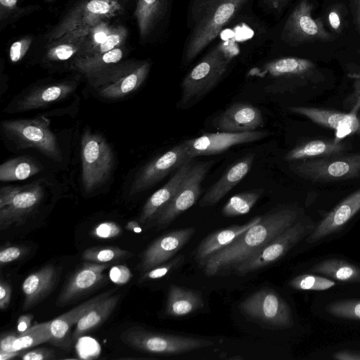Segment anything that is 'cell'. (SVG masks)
<instances>
[{"label":"cell","instance_id":"1","mask_svg":"<svg viewBox=\"0 0 360 360\" xmlns=\"http://www.w3.org/2000/svg\"><path fill=\"white\" fill-rule=\"evenodd\" d=\"M298 217L299 211L292 207L266 212L257 224L200 265L205 275L214 277L231 274L236 267L293 225Z\"/></svg>","mask_w":360,"mask_h":360},{"label":"cell","instance_id":"2","mask_svg":"<svg viewBox=\"0 0 360 360\" xmlns=\"http://www.w3.org/2000/svg\"><path fill=\"white\" fill-rule=\"evenodd\" d=\"M250 0H190L182 63L191 64Z\"/></svg>","mask_w":360,"mask_h":360},{"label":"cell","instance_id":"3","mask_svg":"<svg viewBox=\"0 0 360 360\" xmlns=\"http://www.w3.org/2000/svg\"><path fill=\"white\" fill-rule=\"evenodd\" d=\"M237 52L236 46L229 41L208 51L184 77L179 108H190L208 94L221 80Z\"/></svg>","mask_w":360,"mask_h":360},{"label":"cell","instance_id":"4","mask_svg":"<svg viewBox=\"0 0 360 360\" xmlns=\"http://www.w3.org/2000/svg\"><path fill=\"white\" fill-rule=\"evenodd\" d=\"M121 340L134 349L158 355H179L214 345L205 338L160 333L140 326L126 329Z\"/></svg>","mask_w":360,"mask_h":360},{"label":"cell","instance_id":"5","mask_svg":"<svg viewBox=\"0 0 360 360\" xmlns=\"http://www.w3.org/2000/svg\"><path fill=\"white\" fill-rule=\"evenodd\" d=\"M289 169L302 179L318 183L360 178V152L294 161Z\"/></svg>","mask_w":360,"mask_h":360},{"label":"cell","instance_id":"6","mask_svg":"<svg viewBox=\"0 0 360 360\" xmlns=\"http://www.w3.org/2000/svg\"><path fill=\"white\" fill-rule=\"evenodd\" d=\"M51 120L44 115L35 118L4 120V134L20 148H33L49 158L60 161L61 153L56 136L49 129Z\"/></svg>","mask_w":360,"mask_h":360},{"label":"cell","instance_id":"7","mask_svg":"<svg viewBox=\"0 0 360 360\" xmlns=\"http://www.w3.org/2000/svg\"><path fill=\"white\" fill-rule=\"evenodd\" d=\"M249 75L276 79V87L288 91L304 86L309 83H319L324 77L311 60L296 57H283L268 61L261 67L252 68Z\"/></svg>","mask_w":360,"mask_h":360},{"label":"cell","instance_id":"8","mask_svg":"<svg viewBox=\"0 0 360 360\" xmlns=\"http://www.w3.org/2000/svg\"><path fill=\"white\" fill-rule=\"evenodd\" d=\"M81 146L82 184L86 192H91L109 177L114 165V155L106 140L90 130L83 133Z\"/></svg>","mask_w":360,"mask_h":360},{"label":"cell","instance_id":"9","mask_svg":"<svg viewBox=\"0 0 360 360\" xmlns=\"http://www.w3.org/2000/svg\"><path fill=\"white\" fill-rule=\"evenodd\" d=\"M239 307L245 316L269 328L284 329L293 325L290 306L271 289L255 291L244 300Z\"/></svg>","mask_w":360,"mask_h":360},{"label":"cell","instance_id":"10","mask_svg":"<svg viewBox=\"0 0 360 360\" xmlns=\"http://www.w3.org/2000/svg\"><path fill=\"white\" fill-rule=\"evenodd\" d=\"M44 195L37 184L8 186L0 190V230L22 224L39 207Z\"/></svg>","mask_w":360,"mask_h":360},{"label":"cell","instance_id":"11","mask_svg":"<svg viewBox=\"0 0 360 360\" xmlns=\"http://www.w3.org/2000/svg\"><path fill=\"white\" fill-rule=\"evenodd\" d=\"M122 9L118 0H86L68 14L50 34V39L86 33L103 19L117 15Z\"/></svg>","mask_w":360,"mask_h":360},{"label":"cell","instance_id":"12","mask_svg":"<svg viewBox=\"0 0 360 360\" xmlns=\"http://www.w3.org/2000/svg\"><path fill=\"white\" fill-rule=\"evenodd\" d=\"M214 164L213 160L193 163L174 197L153 220L158 229L167 228L196 202L201 194L202 183Z\"/></svg>","mask_w":360,"mask_h":360},{"label":"cell","instance_id":"13","mask_svg":"<svg viewBox=\"0 0 360 360\" xmlns=\"http://www.w3.org/2000/svg\"><path fill=\"white\" fill-rule=\"evenodd\" d=\"M313 227V225L304 221H297L255 255L236 267L231 274L245 276L272 264L282 258L292 248L307 236Z\"/></svg>","mask_w":360,"mask_h":360},{"label":"cell","instance_id":"14","mask_svg":"<svg viewBox=\"0 0 360 360\" xmlns=\"http://www.w3.org/2000/svg\"><path fill=\"white\" fill-rule=\"evenodd\" d=\"M313 5L309 0H301L288 17L281 32L282 40L297 46L313 41H330L333 37L325 29L320 18L311 15Z\"/></svg>","mask_w":360,"mask_h":360},{"label":"cell","instance_id":"15","mask_svg":"<svg viewBox=\"0 0 360 360\" xmlns=\"http://www.w3.org/2000/svg\"><path fill=\"white\" fill-rule=\"evenodd\" d=\"M192 159L194 158L189 154L186 141L176 145L150 161L138 173L129 193L134 195L150 188Z\"/></svg>","mask_w":360,"mask_h":360},{"label":"cell","instance_id":"16","mask_svg":"<svg viewBox=\"0 0 360 360\" xmlns=\"http://www.w3.org/2000/svg\"><path fill=\"white\" fill-rule=\"evenodd\" d=\"M150 67L149 63L144 62L130 69L100 72L94 76L92 85L103 98H120L136 91L143 83Z\"/></svg>","mask_w":360,"mask_h":360},{"label":"cell","instance_id":"17","mask_svg":"<svg viewBox=\"0 0 360 360\" xmlns=\"http://www.w3.org/2000/svg\"><path fill=\"white\" fill-rule=\"evenodd\" d=\"M270 132L255 130L245 132L206 133L194 139L186 140L190 155L207 156L219 154L232 146L259 141L268 136Z\"/></svg>","mask_w":360,"mask_h":360},{"label":"cell","instance_id":"18","mask_svg":"<svg viewBox=\"0 0 360 360\" xmlns=\"http://www.w3.org/2000/svg\"><path fill=\"white\" fill-rule=\"evenodd\" d=\"M195 232L194 227L176 229L156 238L143 251L141 269L146 271L169 261L190 240Z\"/></svg>","mask_w":360,"mask_h":360},{"label":"cell","instance_id":"19","mask_svg":"<svg viewBox=\"0 0 360 360\" xmlns=\"http://www.w3.org/2000/svg\"><path fill=\"white\" fill-rule=\"evenodd\" d=\"M288 110L320 126L335 129L338 139L353 134L360 136V116L356 113L305 106H292L288 108Z\"/></svg>","mask_w":360,"mask_h":360},{"label":"cell","instance_id":"20","mask_svg":"<svg viewBox=\"0 0 360 360\" xmlns=\"http://www.w3.org/2000/svg\"><path fill=\"white\" fill-rule=\"evenodd\" d=\"M261 110L252 103L236 102L227 107L213 119L214 127L220 131L245 132L263 127Z\"/></svg>","mask_w":360,"mask_h":360},{"label":"cell","instance_id":"21","mask_svg":"<svg viewBox=\"0 0 360 360\" xmlns=\"http://www.w3.org/2000/svg\"><path fill=\"white\" fill-rule=\"evenodd\" d=\"M108 263L86 262L74 272L60 292L56 305L63 307L96 288L103 279V271L109 267Z\"/></svg>","mask_w":360,"mask_h":360},{"label":"cell","instance_id":"22","mask_svg":"<svg viewBox=\"0 0 360 360\" xmlns=\"http://www.w3.org/2000/svg\"><path fill=\"white\" fill-rule=\"evenodd\" d=\"M61 267L47 264L30 274L22 284L24 294L22 309L27 310L44 300L56 287Z\"/></svg>","mask_w":360,"mask_h":360},{"label":"cell","instance_id":"23","mask_svg":"<svg viewBox=\"0 0 360 360\" xmlns=\"http://www.w3.org/2000/svg\"><path fill=\"white\" fill-rule=\"evenodd\" d=\"M117 289L112 288L99 294L51 321L52 337L50 342L57 347L68 349L72 342L70 336L72 326L77 324L84 314L100 301L112 295Z\"/></svg>","mask_w":360,"mask_h":360},{"label":"cell","instance_id":"24","mask_svg":"<svg viewBox=\"0 0 360 360\" xmlns=\"http://www.w3.org/2000/svg\"><path fill=\"white\" fill-rule=\"evenodd\" d=\"M360 210V188L333 209L307 237L308 243L316 242L337 231Z\"/></svg>","mask_w":360,"mask_h":360},{"label":"cell","instance_id":"25","mask_svg":"<svg viewBox=\"0 0 360 360\" xmlns=\"http://www.w3.org/2000/svg\"><path fill=\"white\" fill-rule=\"evenodd\" d=\"M255 155L249 154L233 164L221 178L211 186L199 201L202 207L213 206L238 184L250 170Z\"/></svg>","mask_w":360,"mask_h":360},{"label":"cell","instance_id":"26","mask_svg":"<svg viewBox=\"0 0 360 360\" xmlns=\"http://www.w3.org/2000/svg\"><path fill=\"white\" fill-rule=\"evenodd\" d=\"M262 219L257 216L243 224H235L217 230L207 236L193 252L194 259L201 265L210 257L224 248Z\"/></svg>","mask_w":360,"mask_h":360},{"label":"cell","instance_id":"27","mask_svg":"<svg viewBox=\"0 0 360 360\" xmlns=\"http://www.w3.org/2000/svg\"><path fill=\"white\" fill-rule=\"evenodd\" d=\"M350 143L342 139H311L297 144L284 156L288 162L325 158L347 152Z\"/></svg>","mask_w":360,"mask_h":360},{"label":"cell","instance_id":"28","mask_svg":"<svg viewBox=\"0 0 360 360\" xmlns=\"http://www.w3.org/2000/svg\"><path fill=\"white\" fill-rule=\"evenodd\" d=\"M193 163V159L185 162L175 171V173L163 186L150 196L139 218L141 224L153 221L169 202L189 172Z\"/></svg>","mask_w":360,"mask_h":360},{"label":"cell","instance_id":"29","mask_svg":"<svg viewBox=\"0 0 360 360\" xmlns=\"http://www.w3.org/2000/svg\"><path fill=\"white\" fill-rule=\"evenodd\" d=\"M204 304L200 291L172 284L168 290L165 313L171 317L186 316L202 309Z\"/></svg>","mask_w":360,"mask_h":360},{"label":"cell","instance_id":"30","mask_svg":"<svg viewBox=\"0 0 360 360\" xmlns=\"http://www.w3.org/2000/svg\"><path fill=\"white\" fill-rule=\"evenodd\" d=\"M75 86L68 82H60L46 85L32 90L18 103V110H30L46 106L71 94Z\"/></svg>","mask_w":360,"mask_h":360},{"label":"cell","instance_id":"31","mask_svg":"<svg viewBox=\"0 0 360 360\" xmlns=\"http://www.w3.org/2000/svg\"><path fill=\"white\" fill-rule=\"evenodd\" d=\"M120 300V295H110L100 301L77 322L72 333L73 340L101 325L111 315Z\"/></svg>","mask_w":360,"mask_h":360},{"label":"cell","instance_id":"32","mask_svg":"<svg viewBox=\"0 0 360 360\" xmlns=\"http://www.w3.org/2000/svg\"><path fill=\"white\" fill-rule=\"evenodd\" d=\"M168 0H139L135 10L139 32L147 37L165 15Z\"/></svg>","mask_w":360,"mask_h":360},{"label":"cell","instance_id":"33","mask_svg":"<svg viewBox=\"0 0 360 360\" xmlns=\"http://www.w3.org/2000/svg\"><path fill=\"white\" fill-rule=\"evenodd\" d=\"M347 283H360V268L338 259H329L314 265L310 270Z\"/></svg>","mask_w":360,"mask_h":360},{"label":"cell","instance_id":"34","mask_svg":"<svg viewBox=\"0 0 360 360\" xmlns=\"http://www.w3.org/2000/svg\"><path fill=\"white\" fill-rule=\"evenodd\" d=\"M42 165L27 157L8 160L0 165V180L13 181L24 180L39 173Z\"/></svg>","mask_w":360,"mask_h":360},{"label":"cell","instance_id":"35","mask_svg":"<svg viewBox=\"0 0 360 360\" xmlns=\"http://www.w3.org/2000/svg\"><path fill=\"white\" fill-rule=\"evenodd\" d=\"M263 193V188H257L233 195L222 207L221 214L226 217H233L248 214Z\"/></svg>","mask_w":360,"mask_h":360},{"label":"cell","instance_id":"36","mask_svg":"<svg viewBox=\"0 0 360 360\" xmlns=\"http://www.w3.org/2000/svg\"><path fill=\"white\" fill-rule=\"evenodd\" d=\"M122 58V50L115 48L103 54L86 56L79 58L75 61V67L84 74L94 77L108 65L119 62Z\"/></svg>","mask_w":360,"mask_h":360},{"label":"cell","instance_id":"37","mask_svg":"<svg viewBox=\"0 0 360 360\" xmlns=\"http://www.w3.org/2000/svg\"><path fill=\"white\" fill-rule=\"evenodd\" d=\"M51 321L35 324L18 335L13 344L14 352L26 350L51 340Z\"/></svg>","mask_w":360,"mask_h":360},{"label":"cell","instance_id":"38","mask_svg":"<svg viewBox=\"0 0 360 360\" xmlns=\"http://www.w3.org/2000/svg\"><path fill=\"white\" fill-rule=\"evenodd\" d=\"M132 255V252L117 246H99L85 250L82 257L87 262L105 264L130 257Z\"/></svg>","mask_w":360,"mask_h":360},{"label":"cell","instance_id":"39","mask_svg":"<svg viewBox=\"0 0 360 360\" xmlns=\"http://www.w3.org/2000/svg\"><path fill=\"white\" fill-rule=\"evenodd\" d=\"M335 285V283L330 279L311 274L299 275L289 281L292 288L301 290H325Z\"/></svg>","mask_w":360,"mask_h":360},{"label":"cell","instance_id":"40","mask_svg":"<svg viewBox=\"0 0 360 360\" xmlns=\"http://www.w3.org/2000/svg\"><path fill=\"white\" fill-rule=\"evenodd\" d=\"M326 310L330 314L342 319L360 320V300H344L329 303Z\"/></svg>","mask_w":360,"mask_h":360},{"label":"cell","instance_id":"41","mask_svg":"<svg viewBox=\"0 0 360 360\" xmlns=\"http://www.w3.org/2000/svg\"><path fill=\"white\" fill-rule=\"evenodd\" d=\"M185 260V256L178 255L171 260L159 264L146 271L140 278V281H145L148 280H155L164 277L173 270L179 268Z\"/></svg>","mask_w":360,"mask_h":360},{"label":"cell","instance_id":"42","mask_svg":"<svg viewBox=\"0 0 360 360\" xmlns=\"http://www.w3.org/2000/svg\"><path fill=\"white\" fill-rule=\"evenodd\" d=\"M82 41L75 39V42L63 43L51 48L47 52V58L51 60H65L82 50Z\"/></svg>","mask_w":360,"mask_h":360},{"label":"cell","instance_id":"43","mask_svg":"<svg viewBox=\"0 0 360 360\" xmlns=\"http://www.w3.org/2000/svg\"><path fill=\"white\" fill-rule=\"evenodd\" d=\"M127 32L124 28H116L112 30L104 43L101 44L92 53L93 55L103 54L120 45L124 39Z\"/></svg>","mask_w":360,"mask_h":360},{"label":"cell","instance_id":"44","mask_svg":"<svg viewBox=\"0 0 360 360\" xmlns=\"http://www.w3.org/2000/svg\"><path fill=\"white\" fill-rule=\"evenodd\" d=\"M121 233L122 229L119 224L112 221H105L94 226L91 234L98 238L110 239L119 236Z\"/></svg>","mask_w":360,"mask_h":360},{"label":"cell","instance_id":"45","mask_svg":"<svg viewBox=\"0 0 360 360\" xmlns=\"http://www.w3.org/2000/svg\"><path fill=\"white\" fill-rule=\"evenodd\" d=\"M111 31L112 30L103 21L90 29V42L94 48L89 51V53L92 54L101 44L105 42Z\"/></svg>","mask_w":360,"mask_h":360},{"label":"cell","instance_id":"46","mask_svg":"<svg viewBox=\"0 0 360 360\" xmlns=\"http://www.w3.org/2000/svg\"><path fill=\"white\" fill-rule=\"evenodd\" d=\"M28 249L19 245H10L2 247L0 250L1 266L17 260L27 254Z\"/></svg>","mask_w":360,"mask_h":360},{"label":"cell","instance_id":"47","mask_svg":"<svg viewBox=\"0 0 360 360\" xmlns=\"http://www.w3.org/2000/svg\"><path fill=\"white\" fill-rule=\"evenodd\" d=\"M19 357L23 360H51L56 358L53 349L41 347L30 350H22Z\"/></svg>","mask_w":360,"mask_h":360},{"label":"cell","instance_id":"48","mask_svg":"<svg viewBox=\"0 0 360 360\" xmlns=\"http://www.w3.org/2000/svg\"><path fill=\"white\" fill-rule=\"evenodd\" d=\"M110 280L117 285L127 283L132 277L131 270L124 265H115L109 271Z\"/></svg>","mask_w":360,"mask_h":360},{"label":"cell","instance_id":"49","mask_svg":"<svg viewBox=\"0 0 360 360\" xmlns=\"http://www.w3.org/2000/svg\"><path fill=\"white\" fill-rule=\"evenodd\" d=\"M32 39L30 38L22 39L14 42L9 50L11 60L15 63L22 59L28 51Z\"/></svg>","mask_w":360,"mask_h":360},{"label":"cell","instance_id":"50","mask_svg":"<svg viewBox=\"0 0 360 360\" xmlns=\"http://www.w3.org/2000/svg\"><path fill=\"white\" fill-rule=\"evenodd\" d=\"M12 295L11 285L5 281H0V309L5 310L10 304Z\"/></svg>","mask_w":360,"mask_h":360},{"label":"cell","instance_id":"51","mask_svg":"<svg viewBox=\"0 0 360 360\" xmlns=\"http://www.w3.org/2000/svg\"><path fill=\"white\" fill-rule=\"evenodd\" d=\"M328 18L330 29L336 33H340L342 30V19L340 11L335 8H332L328 13Z\"/></svg>","mask_w":360,"mask_h":360},{"label":"cell","instance_id":"52","mask_svg":"<svg viewBox=\"0 0 360 360\" xmlns=\"http://www.w3.org/2000/svg\"><path fill=\"white\" fill-rule=\"evenodd\" d=\"M345 103L350 107L360 110V75L355 81L354 91L348 96Z\"/></svg>","mask_w":360,"mask_h":360},{"label":"cell","instance_id":"53","mask_svg":"<svg viewBox=\"0 0 360 360\" xmlns=\"http://www.w3.org/2000/svg\"><path fill=\"white\" fill-rule=\"evenodd\" d=\"M18 334L15 333H4L1 336L0 340V350L4 352H14L13 349V344L16 340Z\"/></svg>","mask_w":360,"mask_h":360},{"label":"cell","instance_id":"54","mask_svg":"<svg viewBox=\"0 0 360 360\" xmlns=\"http://www.w3.org/2000/svg\"><path fill=\"white\" fill-rule=\"evenodd\" d=\"M338 360H360V351L342 350L333 354Z\"/></svg>","mask_w":360,"mask_h":360},{"label":"cell","instance_id":"55","mask_svg":"<svg viewBox=\"0 0 360 360\" xmlns=\"http://www.w3.org/2000/svg\"><path fill=\"white\" fill-rule=\"evenodd\" d=\"M34 316L32 314L21 315L17 322V330L19 333L26 331L31 327V322Z\"/></svg>","mask_w":360,"mask_h":360},{"label":"cell","instance_id":"56","mask_svg":"<svg viewBox=\"0 0 360 360\" xmlns=\"http://www.w3.org/2000/svg\"><path fill=\"white\" fill-rule=\"evenodd\" d=\"M351 9L354 23L360 35V0H351Z\"/></svg>","mask_w":360,"mask_h":360},{"label":"cell","instance_id":"57","mask_svg":"<svg viewBox=\"0 0 360 360\" xmlns=\"http://www.w3.org/2000/svg\"><path fill=\"white\" fill-rule=\"evenodd\" d=\"M264 4L271 10L281 11L290 0H262Z\"/></svg>","mask_w":360,"mask_h":360},{"label":"cell","instance_id":"58","mask_svg":"<svg viewBox=\"0 0 360 360\" xmlns=\"http://www.w3.org/2000/svg\"><path fill=\"white\" fill-rule=\"evenodd\" d=\"M22 351L17 352H4L0 350V359L9 360L15 357L19 356Z\"/></svg>","mask_w":360,"mask_h":360},{"label":"cell","instance_id":"59","mask_svg":"<svg viewBox=\"0 0 360 360\" xmlns=\"http://www.w3.org/2000/svg\"><path fill=\"white\" fill-rule=\"evenodd\" d=\"M18 3V0H0V4L2 8L5 10L13 9Z\"/></svg>","mask_w":360,"mask_h":360},{"label":"cell","instance_id":"60","mask_svg":"<svg viewBox=\"0 0 360 360\" xmlns=\"http://www.w3.org/2000/svg\"><path fill=\"white\" fill-rule=\"evenodd\" d=\"M126 228L129 231H132L136 233L141 232V228L140 227L139 224L134 221H129L127 224Z\"/></svg>","mask_w":360,"mask_h":360},{"label":"cell","instance_id":"61","mask_svg":"<svg viewBox=\"0 0 360 360\" xmlns=\"http://www.w3.org/2000/svg\"><path fill=\"white\" fill-rule=\"evenodd\" d=\"M49 1H51V0H49Z\"/></svg>","mask_w":360,"mask_h":360}]
</instances>
